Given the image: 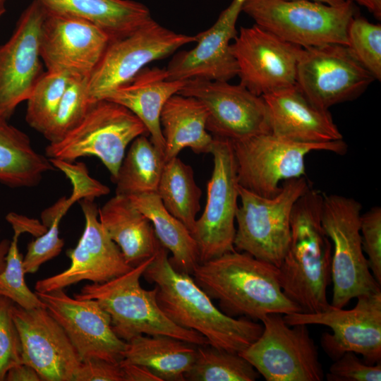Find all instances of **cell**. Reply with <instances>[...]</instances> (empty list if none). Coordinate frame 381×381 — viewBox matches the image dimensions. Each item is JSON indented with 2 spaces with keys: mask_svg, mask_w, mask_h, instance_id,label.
<instances>
[{
  "mask_svg": "<svg viewBox=\"0 0 381 381\" xmlns=\"http://www.w3.org/2000/svg\"><path fill=\"white\" fill-rule=\"evenodd\" d=\"M54 168L61 170L69 179L73 190L77 192L82 199L95 200V198L107 195L109 188L92 178L86 166L83 163H73L58 159H49Z\"/></svg>",
  "mask_w": 381,
  "mask_h": 381,
  "instance_id": "cell-42",
  "label": "cell"
},
{
  "mask_svg": "<svg viewBox=\"0 0 381 381\" xmlns=\"http://www.w3.org/2000/svg\"><path fill=\"white\" fill-rule=\"evenodd\" d=\"M73 381H124L120 363L92 358L81 362Z\"/></svg>",
  "mask_w": 381,
  "mask_h": 381,
  "instance_id": "cell-43",
  "label": "cell"
},
{
  "mask_svg": "<svg viewBox=\"0 0 381 381\" xmlns=\"http://www.w3.org/2000/svg\"><path fill=\"white\" fill-rule=\"evenodd\" d=\"M35 293L64 329L81 362L92 358L122 361L126 341L114 333L109 315L96 300L71 298L64 289Z\"/></svg>",
  "mask_w": 381,
  "mask_h": 381,
  "instance_id": "cell-19",
  "label": "cell"
},
{
  "mask_svg": "<svg viewBox=\"0 0 381 381\" xmlns=\"http://www.w3.org/2000/svg\"><path fill=\"white\" fill-rule=\"evenodd\" d=\"M54 169L33 148L28 135L0 114V182L12 188L32 187Z\"/></svg>",
  "mask_w": 381,
  "mask_h": 381,
  "instance_id": "cell-30",
  "label": "cell"
},
{
  "mask_svg": "<svg viewBox=\"0 0 381 381\" xmlns=\"http://www.w3.org/2000/svg\"><path fill=\"white\" fill-rule=\"evenodd\" d=\"M207 118L206 107L195 97L176 93L167 99L159 117L165 162L186 147L210 153L214 137L206 129Z\"/></svg>",
  "mask_w": 381,
  "mask_h": 381,
  "instance_id": "cell-27",
  "label": "cell"
},
{
  "mask_svg": "<svg viewBox=\"0 0 381 381\" xmlns=\"http://www.w3.org/2000/svg\"><path fill=\"white\" fill-rule=\"evenodd\" d=\"M154 257L109 281L86 284L73 297L96 300L109 315L114 333L125 341L140 334L166 335L208 345L201 334L176 325L164 315L157 302L155 286L152 290L141 286L140 279Z\"/></svg>",
  "mask_w": 381,
  "mask_h": 381,
  "instance_id": "cell-4",
  "label": "cell"
},
{
  "mask_svg": "<svg viewBox=\"0 0 381 381\" xmlns=\"http://www.w3.org/2000/svg\"><path fill=\"white\" fill-rule=\"evenodd\" d=\"M260 337L238 353L266 381H321L322 365L308 325H289L283 315L270 313L261 320Z\"/></svg>",
  "mask_w": 381,
  "mask_h": 381,
  "instance_id": "cell-10",
  "label": "cell"
},
{
  "mask_svg": "<svg viewBox=\"0 0 381 381\" xmlns=\"http://www.w3.org/2000/svg\"><path fill=\"white\" fill-rule=\"evenodd\" d=\"M98 218L133 267L153 257L162 246L149 219L126 195L116 194L107 200L98 209Z\"/></svg>",
  "mask_w": 381,
  "mask_h": 381,
  "instance_id": "cell-25",
  "label": "cell"
},
{
  "mask_svg": "<svg viewBox=\"0 0 381 381\" xmlns=\"http://www.w3.org/2000/svg\"><path fill=\"white\" fill-rule=\"evenodd\" d=\"M111 40L83 20L45 11L40 35V54L47 71L74 79L88 78Z\"/></svg>",
  "mask_w": 381,
  "mask_h": 381,
  "instance_id": "cell-17",
  "label": "cell"
},
{
  "mask_svg": "<svg viewBox=\"0 0 381 381\" xmlns=\"http://www.w3.org/2000/svg\"><path fill=\"white\" fill-rule=\"evenodd\" d=\"M11 241L7 239L0 240V272L6 265V257L8 253Z\"/></svg>",
  "mask_w": 381,
  "mask_h": 381,
  "instance_id": "cell-48",
  "label": "cell"
},
{
  "mask_svg": "<svg viewBox=\"0 0 381 381\" xmlns=\"http://www.w3.org/2000/svg\"><path fill=\"white\" fill-rule=\"evenodd\" d=\"M13 302L0 296V381L8 370L22 362L20 337L12 316Z\"/></svg>",
  "mask_w": 381,
  "mask_h": 381,
  "instance_id": "cell-38",
  "label": "cell"
},
{
  "mask_svg": "<svg viewBox=\"0 0 381 381\" xmlns=\"http://www.w3.org/2000/svg\"><path fill=\"white\" fill-rule=\"evenodd\" d=\"M375 80L346 45L310 47L300 52L296 85L320 109L356 99Z\"/></svg>",
  "mask_w": 381,
  "mask_h": 381,
  "instance_id": "cell-12",
  "label": "cell"
},
{
  "mask_svg": "<svg viewBox=\"0 0 381 381\" xmlns=\"http://www.w3.org/2000/svg\"><path fill=\"white\" fill-rule=\"evenodd\" d=\"M19 236V234H13L6 257L5 267L0 272V296L11 300L17 306L26 310L46 308L43 301L25 283L23 258L18 246Z\"/></svg>",
  "mask_w": 381,
  "mask_h": 381,
  "instance_id": "cell-37",
  "label": "cell"
},
{
  "mask_svg": "<svg viewBox=\"0 0 381 381\" xmlns=\"http://www.w3.org/2000/svg\"><path fill=\"white\" fill-rule=\"evenodd\" d=\"M6 0H0V18L4 15L6 11Z\"/></svg>",
  "mask_w": 381,
  "mask_h": 381,
  "instance_id": "cell-50",
  "label": "cell"
},
{
  "mask_svg": "<svg viewBox=\"0 0 381 381\" xmlns=\"http://www.w3.org/2000/svg\"><path fill=\"white\" fill-rule=\"evenodd\" d=\"M244 1L232 0L210 28L195 35L193 49L174 54L166 68L168 80L229 81L237 76L231 42L238 35L236 26Z\"/></svg>",
  "mask_w": 381,
  "mask_h": 381,
  "instance_id": "cell-22",
  "label": "cell"
},
{
  "mask_svg": "<svg viewBox=\"0 0 381 381\" xmlns=\"http://www.w3.org/2000/svg\"><path fill=\"white\" fill-rule=\"evenodd\" d=\"M45 10L33 0L21 13L10 38L0 44V114L9 119L27 101L44 73L40 35Z\"/></svg>",
  "mask_w": 381,
  "mask_h": 381,
  "instance_id": "cell-18",
  "label": "cell"
},
{
  "mask_svg": "<svg viewBox=\"0 0 381 381\" xmlns=\"http://www.w3.org/2000/svg\"><path fill=\"white\" fill-rule=\"evenodd\" d=\"M140 135H149L141 121L116 102L102 99L93 102L82 121L61 140L45 149L49 159L74 162L83 157L100 159L116 179L127 146Z\"/></svg>",
  "mask_w": 381,
  "mask_h": 381,
  "instance_id": "cell-8",
  "label": "cell"
},
{
  "mask_svg": "<svg viewBox=\"0 0 381 381\" xmlns=\"http://www.w3.org/2000/svg\"><path fill=\"white\" fill-rule=\"evenodd\" d=\"M315 1L321 2L323 4L332 5V6H338L341 5L345 2L346 0H311Z\"/></svg>",
  "mask_w": 381,
  "mask_h": 381,
  "instance_id": "cell-49",
  "label": "cell"
},
{
  "mask_svg": "<svg viewBox=\"0 0 381 381\" xmlns=\"http://www.w3.org/2000/svg\"><path fill=\"white\" fill-rule=\"evenodd\" d=\"M164 164V155L147 135L137 137L131 142L114 181L116 194L128 196L157 192Z\"/></svg>",
  "mask_w": 381,
  "mask_h": 381,
  "instance_id": "cell-32",
  "label": "cell"
},
{
  "mask_svg": "<svg viewBox=\"0 0 381 381\" xmlns=\"http://www.w3.org/2000/svg\"><path fill=\"white\" fill-rule=\"evenodd\" d=\"M186 80L167 79L166 68L145 66L131 80L107 92L102 99L131 111L147 128L150 141L164 157L160 114L167 99L179 93Z\"/></svg>",
  "mask_w": 381,
  "mask_h": 381,
  "instance_id": "cell-24",
  "label": "cell"
},
{
  "mask_svg": "<svg viewBox=\"0 0 381 381\" xmlns=\"http://www.w3.org/2000/svg\"><path fill=\"white\" fill-rule=\"evenodd\" d=\"M310 188L305 176L291 179L282 182L276 195L267 198L238 184L234 249L278 267L289 243L294 205Z\"/></svg>",
  "mask_w": 381,
  "mask_h": 381,
  "instance_id": "cell-7",
  "label": "cell"
},
{
  "mask_svg": "<svg viewBox=\"0 0 381 381\" xmlns=\"http://www.w3.org/2000/svg\"><path fill=\"white\" fill-rule=\"evenodd\" d=\"M361 209L354 198L323 195L321 223L332 243L330 304L338 308L358 296L381 291L362 248Z\"/></svg>",
  "mask_w": 381,
  "mask_h": 381,
  "instance_id": "cell-6",
  "label": "cell"
},
{
  "mask_svg": "<svg viewBox=\"0 0 381 381\" xmlns=\"http://www.w3.org/2000/svg\"><path fill=\"white\" fill-rule=\"evenodd\" d=\"M124 381H161L147 368L135 365L121 363Z\"/></svg>",
  "mask_w": 381,
  "mask_h": 381,
  "instance_id": "cell-45",
  "label": "cell"
},
{
  "mask_svg": "<svg viewBox=\"0 0 381 381\" xmlns=\"http://www.w3.org/2000/svg\"><path fill=\"white\" fill-rule=\"evenodd\" d=\"M85 217V228L77 246L67 255L70 266L63 272L38 280L36 292L64 289L83 280L104 283L130 271L119 247L111 239L98 218L94 200H79Z\"/></svg>",
  "mask_w": 381,
  "mask_h": 381,
  "instance_id": "cell-20",
  "label": "cell"
},
{
  "mask_svg": "<svg viewBox=\"0 0 381 381\" xmlns=\"http://www.w3.org/2000/svg\"><path fill=\"white\" fill-rule=\"evenodd\" d=\"M242 12L255 24L302 48L347 46L348 27L357 15L355 4L347 0L338 6L311 0H245Z\"/></svg>",
  "mask_w": 381,
  "mask_h": 381,
  "instance_id": "cell-5",
  "label": "cell"
},
{
  "mask_svg": "<svg viewBox=\"0 0 381 381\" xmlns=\"http://www.w3.org/2000/svg\"><path fill=\"white\" fill-rule=\"evenodd\" d=\"M127 197L149 219L159 243L171 253L169 259L173 267L192 274L200 260L198 246L190 231L167 210L156 192Z\"/></svg>",
  "mask_w": 381,
  "mask_h": 381,
  "instance_id": "cell-29",
  "label": "cell"
},
{
  "mask_svg": "<svg viewBox=\"0 0 381 381\" xmlns=\"http://www.w3.org/2000/svg\"><path fill=\"white\" fill-rule=\"evenodd\" d=\"M143 276L157 288V302L164 315L176 325L201 334L213 347L240 353L262 332V324L217 308L189 274L173 267L162 246Z\"/></svg>",
  "mask_w": 381,
  "mask_h": 381,
  "instance_id": "cell-1",
  "label": "cell"
},
{
  "mask_svg": "<svg viewBox=\"0 0 381 381\" xmlns=\"http://www.w3.org/2000/svg\"><path fill=\"white\" fill-rule=\"evenodd\" d=\"M196 346L169 336L140 334L126 341L120 363L144 366L161 381H184Z\"/></svg>",
  "mask_w": 381,
  "mask_h": 381,
  "instance_id": "cell-28",
  "label": "cell"
},
{
  "mask_svg": "<svg viewBox=\"0 0 381 381\" xmlns=\"http://www.w3.org/2000/svg\"><path fill=\"white\" fill-rule=\"evenodd\" d=\"M365 7L375 18L381 19V0H347Z\"/></svg>",
  "mask_w": 381,
  "mask_h": 381,
  "instance_id": "cell-47",
  "label": "cell"
},
{
  "mask_svg": "<svg viewBox=\"0 0 381 381\" xmlns=\"http://www.w3.org/2000/svg\"><path fill=\"white\" fill-rule=\"evenodd\" d=\"M6 219L11 225L14 233L20 236L23 233L28 232L38 237L45 233L48 229L37 219H30L15 212L8 213Z\"/></svg>",
  "mask_w": 381,
  "mask_h": 381,
  "instance_id": "cell-44",
  "label": "cell"
},
{
  "mask_svg": "<svg viewBox=\"0 0 381 381\" xmlns=\"http://www.w3.org/2000/svg\"><path fill=\"white\" fill-rule=\"evenodd\" d=\"M260 376L238 353L210 345L197 346L195 360L185 374L189 381H254Z\"/></svg>",
  "mask_w": 381,
  "mask_h": 381,
  "instance_id": "cell-33",
  "label": "cell"
},
{
  "mask_svg": "<svg viewBox=\"0 0 381 381\" xmlns=\"http://www.w3.org/2000/svg\"><path fill=\"white\" fill-rule=\"evenodd\" d=\"M5 380L42 381V379L35 368L26 363H20L8 370Z\"/></svg>",
  "mask_w": 381,
  "mask_h": 381,
  "instance_id": "cell-46",
  "label": "cell"
},
{
  "mask_svg": "<svg viewBox=\"0 0 381 381\" xmlns=\"http://www.w3.org/2000/svg\"><path fill=\"white\" fill-rule=\"evenodd\" d=\"M356 353H344L329 368L326 377L328 381H380L381 362L369 365L362 361Z\"/></svg>",
  "mask_w": 381,
  "mask_h": 381,
  "instance_id": "cell-41",
  "label": "cell"
},
{
  "mask_svg": "<svg viewBox=\"0 0 381 381\" xmlns=\"http://www.w3.org/2000/svg\"><path fill=\"white\" fill-rule=\"evenodd\" d=\"M348 47L358 61L381 80V25L359 15L351 20L347 30Z\"/></svg>",
  "mask_w": 381,
  "mask_h": 381,
  "instance_id": "cell-36",
  "label": "cell"
},
{
  "mask_svg": "<svg viewBox=\"0 0 381 381\" xmlns=\"http://www.w3.org/2000/svg\"><path fill=\"white\" fill-rule=\"evenodd\" d=\"M356 305L343 310L330 305L316 313H294L283 315L289 325H320L329 327L320 339L325 352L333 360L351 351L363 356L365 363L381 362V291L356 297Z\"/></svg>",
  "mask_w": 381,
  "mask_h": 381,
  "instance_id": "cell-14",
  "label": "cell"
},
{
  "mask_svg": "<svg viewBox=\"0 0 381 381\" xmlns=\"http://www.w3.org/2000/svg\"><path fill=\"white\" fill-rule=\"evenodd\" d=\"M262 97L267 106L273 135L304 144L343 140L329 110L313 106L296 85Z\"/></svg>",
  "mask_w": 381,
  "mask_h": 381,
  "instance_id": "cell-23",
  "label": "cell"
},
{
  "mask_svg": "<svg viewBox=\"0 0 381 381\" xmlns=\"http://www.w3.org/2000/svg\"><path fill=\"white\" fill-rule=\"evenodd\" d=\"M87 80L73 79L68 86L53 119L42 133L49 143L61 140L75 127L95 102L89 97Z\"/></svg>",
  "mask_w": 381,
  "mask_h": 381,
  "instance_id": "cell-35",
  "label": "cell"
},
{
  "mask_svg": "<svg viewBox=\"0 0 381 381\" xmlns=\"http://www.w3.org/2000/svg\"><path fill=\"white\" fill-rule=\"evenodd\" d=\"M323 195L310 188L295 202L289 243L278 267L284 294L301 313H320L331 305L332 243L321 223Z\"/></svg>",
  "mask_w": 381,
  "mask_h": 381,
  "instance_id": "cell-3",
  "label": "cell"
},
{
  "mask_svg": "<svg viewBox=\"0 0 381 381\" xmlns=\"http://www.w3.org/2000/svg\"><path fill=\"white\" fill-rule=\"evenodd\" d=\"M210 154L213 169L207 184V200L191 232L200 263L235 250L238 182L231 141L214 137Z\"/></svg>",
  "mask_w": 381,
  "mask_h": 381,
  "instance_id": "cell-11",
  "label": "cell"
},
{
  "mask_svg": "<svg viewBox=\"0 0 381 381\" xmlns=\"http://www.w3.org/2000/svg\"><path fill=\"white\" fill-rule=\"evenodd\" d=\"M22 362L32 366L42 381H73L81 360L61 325L44 308L24 309L13 304Z\"/></svg>",
  "mask_w": 381,
  "mask_h": 381,
  "instance_id": "cell-21",
  "label": "cell"
},
{
  "mask_svg": "<svg viewBox=\"0 0 381 381\" xmlns=\"http://www.w3.org/2000/svg\"><path fill=\"white\" fill-rule=\"evenodd\" d=\"M156 193L167 210L191 233L200 210L202 195L192 167L178 157L166 162Z\"/></svg>",
  "mask_w": 381,
  "mask_h": 381,
  "instance_id": "cell-31",
  "label": "cell"
},
{
  "mask_svg": "<svg viewBox=\"0 0 381 381\" xmlns=\"http://www.w3.org/2000/svg\"><path fill=\"white\" fill-rule=\"evenodd\" d=\"M179 93L195 97L205 105L206 129L213 137L236 142L271 133L264 98L240 83L194 78L186 80Z\"/></svg>",
  "mask_w": 381,
  "mask_h": 381,
  "instance_id": "cell-15",
  "label": "cell"
},
{
  "mask_svg": "<svg viewBox=\"0 0 381 381\" xmlns=\"http://www.w3.org/2000/svg\"><path fill=\"white\" fill-rule=\"evenodd\" d=\"M362 248L372 274L381 285V208L373 207L360 218Z\"/></svg>",
  "mask_w": 381,
  "mask_h": 381,
  "instance_id": "cell-40",
  "label": "cell"
},
{
  "mask_svg": "<svg viewBox=\"0 0 381 381\" xmlns=\"http://www.w3.org/2000/svg\"><path fill=\"white\" fill-rule=\"evenodd\" d=\"M47 12L92 23L111 41L123 38L154 19L148 7L133 0H36Z\"/></svg>",
  "mask_w": 381,
  "mask_h": 381,
  "instance_id": "cell-26",
  "label": "cell"
},
{
  "mask_svg": "<svg viewBox=\"0 0 381 381\" xmlns=\"http://www.w3.org/2000/svg\"><path fill=\"white\" fill-rule=\"evenodd\" d=\"M231 143L239 186L267 198L279 192L282 181L305 176V159L309 152L325 150L344 155L347 149L343 140L304 144L271 133Z\"/></svg>",
  "mask_w": 381,
  "mask_h": 381,
  "instance_id": "cell-9",
  "label": "cell"
},
{
  "mask_svg": "<svg viewBox=\"0 0 381 381\" xmlns=\"http://www.w3.org/2000/svg\"><path fill=\"white\" fill-rule=\"evenodd\" d=\"M192 274L229 316L261 320L270 313L301 312L284 294L279 268L246 252L235 250L199 263Z\"/></svg>",
  "mask_w": 381,
  "mask_h": 381,
  "instance_id": "cell-2",
  "label": "cell"
},
{
  "mask_svg": "<svg viewBox=\"0 0 381 381\" xmlns=\"http://www.w3.org/2000/svg\"><path fill=\"white\" fill-rule=\"evenodd\" d=\"M62 217H56L47 231L28 245L27 253L23 260L25 274L36 272L45 262L59 255L64 245L59 237V226Z\"/></svg>",
  "mask_w": 381,
  "mask_h": 381,
  "instance_id": "cell-39",
  "label": "cell"
},
{
  "mask_svg": "<svg viewBox=\"0 0 381 381\" xmlns=\"http://www.w3.org/2000/svg\"><path fill=\"white\" fill-rule=\"evenodd\" d=\"M195 40V35L177 33L152 19L129 35L111 41L87 78L90 100L102 99L109 91L131 80L150 63L164 59Z\"/></svg>",
  "mask_w": 381,
  "mask_h": 381,
  "instance_id": "cell-13",
  "label": "cell"
},
{
  "mask_svg": "<svg viewBox=\"0 0 381 381\" xmlns=\"http://www.w3.org/2000/svg\"><path fill=\"white\" fill-rule=\"evenodd\" d=\"M73 79L64 73L44 72L27 99L25 120L31 128L41 133L45 131Z\"/></svg>",
  "mask_w": 381,
  "mask_h": 381,
  "instance_id": "cell-34",
  "label": "cell"
},
{
  "mask_svg": "<svg viewBox=\"0 0 381 381\" xmlns=\"http://www.w3.org/2000/svg\"><path fill=\"white\" fill-rule=\"evenodd\" d=\"M301 49L256 24L241 27L231 44L239 83L258 96L295 85Z\"/></svg>",
  "mask_w": 381,
  "mask_h": 381,
  "instance_id": "cell-16",
  "label": "cell"
}]
</instances>
